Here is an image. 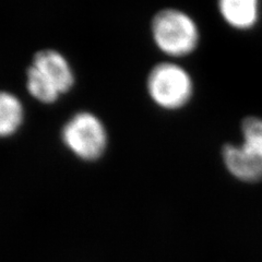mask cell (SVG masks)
Listing matches in <instances>:
<instances>
[{
    "label": "cell",
    "mask_w": 262,
    "mask_h": 262,
    "mask_svg": "<svg viewBox=\"0 0 262 262\" xmlns=\"http://www.w3.org/2000/svg\"><path fill=\"white\" fill-rule=\"evenodd\" d=\"M62 140L77 157L92 161L103 154L107 136L102 122L94 115L79 113L63 127Z\"/></svg>",
    "instance_id": "4"
},
{
    "label": "cell",
    "mask_w": 262,
    "mask_h": 262,
    "mask_svg": "<svg viewBox=\"0 0 262 262\" xmlns=\"http://www.w3.org/2000/svg\"><path fill=\"white\" fill-rule=\"evenodd\" d=\"M147 89L158 105L167 110H176L190 100L192 82L189 75L179 66L161 63L151 71Z\"/></svg>",
    "instance_id": "3"
},
{
    "label": "cell",
    "mask_w": 262,
    "mask_h": 262,
    "mask_svg": "<svg viewBox=\"0 0 262 262\" xmlns=\"http://www.w3.org/2000/svg\"><path fill=\"white\" fill-rule=\"evenodd\" d=\"M152 33L161 51L175 57L191 53L199 40V32L193 20L173 9L163 10L155 15Z\"/></svg>",
    "instance_id": "2"
},
{
    "label": "cell",
    "mask_w": 262,
    "mask_h": 262,
    "mask_svg": "<svg viewBox=\"0 0 262 262\" xmlns=\"http://www.w3.org/2000/svg\"><path fill=\"white\" fill-rule=\"evenodd\" d=\"M219 7L224 20L236 29H249L258 20V0H219Z\"/></svg>",
    "instance_id": "6"
},
{
    "label": "cell",
    "mask_w": 262,
    "mask_h": 262,
    "mask_svg": "<svg viewBox=\"0 0 262 262\" xmlns=\"http://www.w3.org/2000/svg\"><path fill=\"white\" fill-rule=\"evenodd\" d=\"M242 145H226L223 160L227 169L243 182L262 179V119L250 117L243 124Z\"/></svg>",
    "instance_id": "1"
},
{
    "label": "cell",
    "mask_w": 262,
    "mask_h": 262,
    "mask_svg": "<svg viewBox=\"0 0 262 262\" xmlns=\"http://www.w3.org/2000/svg\"><path fill=\"white\" fill-rule=\"evenodd\" d=\"M23 119L22 104L14 95L0 92V137L15 133Z\"/></svg>",
    "instance_id": "7"
},
{
    "label": "cell",
    "mask_w": 262,
    "mask_h": 262,
    "mask_svg": "<svg viewBox=\"0 0 262 262\" xmlns=\"http://www.w3.org/2000/svg\"><path fill=\"white\" fill-rule=\"evenodd\" d=\"M31 69L58 94L67 92L75 80L67 60L55 51L36 54Z\"/></svg>",
    "instance_id": "5"
}]
</instances>
